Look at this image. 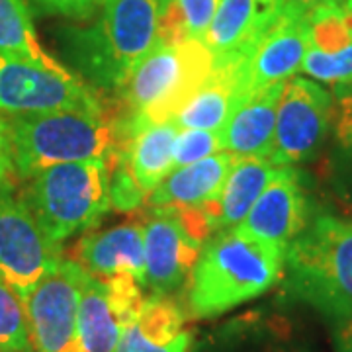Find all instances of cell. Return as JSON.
Listing matches in <instances>:
<instances>
[{"label":"cell","instance_id":"obj_9","mask_svg":"<svg viewBox=\"0 0 352 352\" xmlns=\"http://www.w3.org/2000/svg\"><path fill=\"white\" fill-rule=\"evenodd\" d=\"M63 258V245L43 233L16 182L0 186V278L25 300Z\"/></svg>","mask_w":352,"mask_h":352},{"label":"cell","instance_id":"obj_10","mask_svg":"<svg viewBox=\"0 0 352 352\" xmlns=\"http://www.w3.org/2000/svg\"><path fill=\"white\" fill-rule=\"evenodd\" d=\"M100 96L71 69L47 67L0 53V112L6 116L102 110Z\"/></svg>","mask_w":352,"mask_h":352},{"label":"cell","instance_id":"obj_23","mask_svg":"<svg viewBox=\"0 0 352 352\" xmlns=\"http://www.w3.org/2000/svg\"><path fill=\"white\" fill-rule=\"evenodd\" d=\"M0 53L53 71L67 69L41 45L28 0H0Z\"/></svg>","mask_w":352,"mask_h":352},{"label":"cell","instance_id":"obj_15","mask_svg":"<svg viewBox=\"0 0 352 352\" xmlns=\"http://www.w3.org/2000/svg\"><path fill=\"white\" fill-rule=\"evenodd\" d=\"M309 223L307 196L294 166H278L272 180L235 229L286 249Z\"/></svg>","mask_w":352,"mask_h":352},{"label":"cell","instance_id":"obj_33","mask_svg":"<svg viewBox=\"0 0 352 352\" xmlns=\"http://www.w3.org/2000/svg\"><path fill=\"white\" fill-rule=\"evenodd\" d=\"M349 4H351V10H352V0H349Z\"/></svg>","mask_w":352,"mask_h":352},{"label":"cell","instance_id":"obj_25","mask_svg":"<svg viewBox=\"0 0 352 352\" xmlns=\"http://www.w3.org/2000/svg\"><path fill=\"white\" fill-rule=\"evenodd\" d=\"M32 349L24 300L0 278V352Z\"/></svg>","mask_w":352,"mask_h":352},{"label":"cell","instance_id":"obj_8","mask_svg":"<svg viewBox=\"0 0 352 352\" xmlns=\"http://www.w3.org/2000/svg\"><path fill=\"white\" fill-rule=\"evenodd\" d=\"M176 133L173 122L139 126L120 113V141L110 180L112 210L124 214L143 210L153 190L173 173Z\"/></svg>","mask_w":352,"mask_h":352},{"label":"cell","instance_id":"obj_29","mask_svg":"<svg viewBox=\"0 0 352 352\" xmlns=\"http://www.w3.org/2000/svg\"><path fill=\"white\" fill-rule=\"evenodd\" d=\"M39 14L65 16V18H87L100 4V0H30Z\"/></svg>","mask_w":352,"mask_h":352},{"label":"cell","instance_id":"obj_11","mask_svg":"<svg viewBox=\"0 0 352 352\" xmlns=\"http://www.w3.org/2000/svg\"><path fill=\"white\" fill-rule=\"evenodd\" d=\"M80 264L63 258L25 296L30 342L36 352H78V303L87 280Z\"/></svg>","mask_w":352,"mask_h":352},{"label":"cell","instance_id":"obj_1","mask_svg":"<svg viewBox=\"0 0 352 352\" xmlns=\"http://www.w3.org/2000/svg\"><path fill=\"white\" fill-rule=\"evenodd\" d=\"M161 0H100V14L88 25H67L57 43L76 76L88 87L120 92L157 41Z\"/></svg>","mask_w":352,"mask_h":352},{"label":"cell","instance_id":"obj_2","mask_svg":"<svg viewBox=\"0 0 352 352\" xmlns=\"http://www.w3.org/2000/svg\"><path fill=\"white\" fill-rule=\"evenodd\" d=\"M286 249L239 229L215 231L204 243L186 284L192 319L227 314L266 294L284 276Z\"/></svg>","mask_w":352,"mask_h":352},{"label":"cell","instance_id":"obj_30","mask_svg":"<svg viewBox=\"0 0 352 352\" xmlns=\"http://www.w3.org/2000/svg\"><path fill=\"white\" fill-rule=\"evenodd\" d=\"M12 161V141H10V126L8 116L0 112V186L16 182Z\"/></svg>","mask_w":352,"mask_h":352},{"label":"cell","instance_id":"obj_22","mask_svg":"<svg viewBox=\"0 0 352 352\" xmlns=\"http://www.w3.org/2000/svg\"><path fill=\"white\" fill-rule=\"evenodd\" d=\"M276 168V164L264 157H239L217 200L212 204L215 231L235 229L243 223Z\"/></svg>","mask_w":352,"mask_h":352},{"label":"cell","instance_id":"obj_19","mask_svg":"<svg viewBox=\"0 0 352 352\" xmlns=\"http://www.w3.org/2000/svg\"><path fill=\"white\" fill-rule=\"evenodd\" d=\"M192 335L186 315L170 296H149L138 319L129 323L116 352H190Z\"/></svg>","mask_w":352,"mask_h":352},{"label":"cell","instance_id":"obj_26","mask_svg":"<svg viewBox=\"0 0 352 352\" xmlns=\"http://www.w3.org/2000/svg\"><path fill=\"white\" fill-rule=\"evenodd\" d=\"M221 151V131L217 129H178L173 149V170L204 161Z\"/></svg>","mask_w":352,"mask_h":352},{"label":"cell","instance_id":"obj_3","mask_svg":"<svg viewBox=\"0 0 352 352\" xmlns=\"http://www.w3.org/2000/svg\"><path fill=\"white\" fill-rule=\"evenodd\" d=\"M8 126L18 180L55 164L113 159L120 141V113L106 108L8 116Z\"/></svg>","mask_w":352,"mask_h":352},{"label":"cell","instance_id":"obj_32","mask_svg":"<svg viewBox=\"0 0 352 352\" xmlns=\"http://www.w3.org/2000/svg\"><path fill=\"white\" fill-rule=\"evenodd\" d=\"M333 344L335 352H352V317L333 323Z\"/></svg>","mask_w":352,"mask_h":352},{"label":"cell","instance_id":"obj_34","mask_svg":"<svg viewBox=\"0 0 352 352\" xmlns=\"http://www.w3.org/2000/svg\"><path fill=\"white\" fill-rule=\"evenodd\" d=\"M25 352H36V351H34V349H30V351H25Z\"/></svg>","mask_w":352,"mask_h":352},{"label":"cell","instance_id":"obj_17","mask_svg":"<svg viewBox=\"0 0 352 352\" xmlns=\"http://www.w3.org/2000/svg\"><path fill=\"white\" fill-rule=\"evenodd\" d=\"M282 14V0H221L204 43L214 61L241 59Z\"/></svg>","mask_w":352,"mask_h":352},{"label":"cell","instance_id":"obj_7","mask_svg":"<svg viewBox=\"0 0 352 352\" xmlns=\"http://www.w3.org/2000/svg\"><path fill=\"white\" fill-rule=\"evenodd\" d=\"M145 288L170 296L186 288L204 243L215 233L206 208H143Z\"/></svg>","mask_w":352,"mask_h":352},{"label":"cell","instance_id":"obj_4","mask_svg":"<svg viewBox=\"0 0 352 352\" xmlns=\"http://www.w3.org/2000/svg\"><path fill=\"white\" fill-rule=\"evenodd\" d=\"M284 286L329 321L352 317V221L317 215L286 247Z\"/></svg>","mask_w":352,"mask_h":352},{"label":"cell","instance_id":"obj_21","mask_svg":"<svg viewBox=\"0 0 352 352\" xmlns=\"http://www.w3.org/2000/svg\"><path fill=\"white\" fill-rule=\"evenodd\" d=\"M284 85H276L241 102L221 129V151L237 157H270L278 102Z\"/></svg>","mask_w":352,"mask_h":352},{"label":"cell","instance_id":"obj_12","mask_svg":"<svg viewBox=\"0 0 352 352\" xmlns=\"http://www.w3.org/2000/svg\"><path fill=\"white\" fill-rule=\"evenodd\" d=\"M333 126V96L309 78H289L280 94L270 161L294 166L309 161L325 143Z\"/></svg>","mask_w":352,"mask_h":352},{"label":"cell","instance_id":"obj_27","mask_svg":"<svg viewBox=\"0 0 352 352\" xmlns=\"http://www.w3.org/2000/svg\"><path fill=\"white\" fill-rule=\"evenodd\" d=\"M302 71L319 82L327 85H346L352 82V45L339 53H319V51H305Z\"/></svg>","mask_w":352,"mask_h":352},{"label":"cell","instance_id":"obj_5","mask_svg":"<svg viewBox=\"0 0 352 352\" xmlns=\"http://www.w3.org/2000/svg\"><path fill=\"white\" fill-rule=\"evenodd\" d=\"M113 159L55 164L20 180V196L51 241L63 245L112 210Z\"/></svg>","mask_w":352,"mask_h":352},{"label":"cell","instance_id":"obj_28","mask_svg":"<svg viewBox=\"0 0 352 352\" xmlns=\"http://www.w3.org/2000/svg\"><path fill=\"white\" fill-rule=\"evenodd\" d=\"M173 2L186 25L188 38L204 41L221 0H173Z\"/></svg>","mask_w":352,"mask_h":352},{"label":"cell","instance_id":"obj_13","mask_svg":"<svg viewBox=\"0 0 352 352\" xmlns=\"http://www.w3.org/2000/svg\"><path fill=\"white\" fill-rule=\"evenodd\" d=\"M143 289L133 276H87L78 303V352H116L124 329L141 311Z\"/></svg>","mask_w":352,"mask_h":352},{"label":"cell","instance_id":"obj_31","mask_svg":"<svg viewBox=\"0 0 352 352\" xmlns=\"http://www.w3.org/2000/svg\"><path fill=\"white\" fill-rule=\"evenodd\" d=\"M340 2H344V0H282V10L294 14V16L309 18L315 10L340 4Z\"/></svg>","mask_w":352,"mask_h":352},{"label":"cell","instance_id":"obj_14","mask_svg":"<svg viewBox=\"0 0 352 352\" xmlns=\"http://www.w3.org/2000/svg\"><path fill=\"white\" fill-rule=\"evenodd\" d=\"M307 51V18L284 12L241 57L243 98L284 85L302 69Z\"/></svg>","mask_w":352,"mask_h":352},{"label":"cell","instance_id":"obj_16","mask_svg":"<svg viewBox=\"0 0 352 352\" xmlns=\"http://www.w3.org/2000/svg\"><path fill=\"white\" fill-rule=\"evenodd\" d=\"M69 258L96 280L133 276L145 288V237L141 217L82 235Z\"/></svg>","mask_w":352,"mask_h":352},{"label":"cell","instance_id":"obj_18","mask_svg":"<svg viewBox=\"0 0 352 352\" xmlns=\"http://www.w3.org/2000/svg\"><path fill=\"white\" fill-rule=\"evenodd\" d=\"M237 161V155L219 151L204 161L175 168L153 190L143 208H206L217 200Z\"/></svg>","mask_w":352,"mask_h":352},{"label":"cell","instance_id":"obj_6","mask_svg":"<svg viewBox=\"0 0 352 352\" xmlns=\"http://www.w3.org/2000/svg\"><path fill=\"white\" fill-rule=\"evenodd\" d=\"M212 69L214 55L204 41L153 45L120 90L126 116L139 126L170 122Z\"/></svg>","mask_w":352,"mask_h":352},{"label":"cell","instance_id":"obj_24","mask_svg":"<svg viewBox=\"0 0 352 352\" xmlns=\"http://www.w3.org/2000/svg\"><path fill=\"white\" fill-rule=\"evenodd\" d=\"M327 168L335 192L352 206V82L335 87L333 147Z\"/></svg>","mask_w":352,"mask_h":352},{"label":"cell","instance_id":"obj_20","mask_svg":"<svg viewBox=\"0 0 352 352\" xmlns=\"http://www.w3.org/2000/svg\"><path fill=\"white\" fill-rule=\"evenodd\" d=\"M243 98L241 59L214 61L210 76L182 104L170 120L178 129H217L221 131L231 112Z\"/></svg>","mask_w":352,"mask_h":352}]
</instances>
